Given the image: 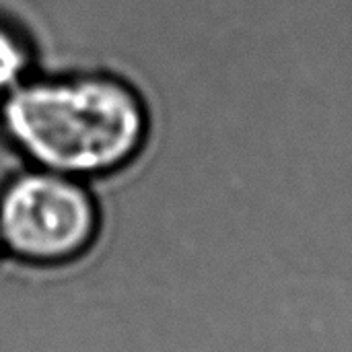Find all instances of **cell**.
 <instances>
[{"label":"cell","mask_w":352,"mask_h":352,"mask_svg":"<svg viewBox=\"0 0 352 352\" xmlns=\"http://www.w3.org/2000/svg\"><path fill=\"white\" fill-rule=\"evenodd\" d=\"M2 122L31 159L62 175L120 171L146 136L142 99L118 74L16 85L4 99Z\"/></svg>","instance_id":"obj_1"},{"label":"cell","mask_w":352,"mask_h":352,"mask_svg":"<svg viewBox=\"0 0 352 352\" xmlns=\"http://www.w3.org/2000/svg\"><path fill=\"white\" fill-rule=\"evenodd\" d=\"M91 196L62 173H29L0 200V237L31 260H58L82 250L95 233Z\"/></svg>","instance_id":"obj_2"},{"label":"cell","mask_w":352,"mask_h":352,"mask_svg":"<svg viewBox=\"0 0 352 352\" xmlns=\"http://www.w3.org/2000/svg\"><path fill=\"white\" fill-rule=\"evenodd\" d=\"M27 68V56L21 43L4 29H0V93L19 85Z\"/></svg>","instance_id":"obj_3"}]
</instances>
